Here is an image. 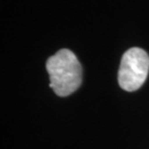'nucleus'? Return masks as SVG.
I'll use <instances>...</instances> for the list:
<instances>
[{
	"instance_id": "obj_1",
	"label": "nucleus",
	"mask_w": 149,
	"mask_h": 149,
	"mask_svg": "<svg viewBox=\"0 0 149 149\" xmlns=\"http://www.w3.org/2000/svg\"><path fill=\"white\" fill-rule=\"evenodd\" d=\"M46 67L49 74V86L57 96H69L81 84V65L70 49H60L50 56Z\"/></svg>"
},
{
	"instance_id": "obj_2",
	"label": "nucleus",
	"mask_w": 149,
	"mask_h": 149,
	"mask_svg": "<svg viewBox=\"0 0 149 149\" xmlns=\"http://www.w3.org/2000/svg\"><path fill=\"white\" fill-rule=\"evenodd\" d=\"M149 56L145 50L132 47L124 53L118 71V83L125 91H136L146 80Z\"/></svg>"
}]
</instances>
